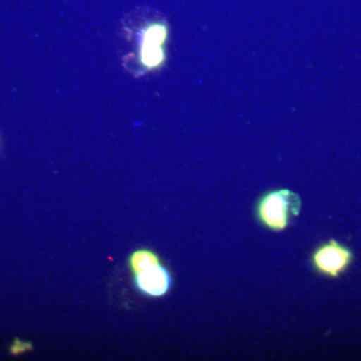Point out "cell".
<instances>
[{"mask_svg": "<svg viewBox=\"0 0 361 361\" xmlns=\"http://www.w3.org/2000/svg\"><path fill=\"white\" fill-rule=\"evenodd\" d=\"M301 208L302 201L295 192L285 188L270 190L256 203V219L271 232H283L300 214Z\"/></svg>", "mask_w": 361, "mask_h": 361, "instance_id": "cell-1", "label": "cell"}, {"mask_svg": "<svg viewBox=\"0 0 361 361\" xmlns=\"http://www.w3.org/2000/svg\"><path fill=\"white\" fill-rule=\"evenodd\" d=\"M353 253L348 246L330 239L320 244L311 255L313 269L322 276L337 278L348 269Z\"/></svg>", "mask_w": 361, "mask_h": 361, "instance_id": "cell-2", "label": "cell"}, {"mask_svg": "<svg viewBox=\"0 0 361 361\" xmlns=\"http://www.w3.org/2000/svg\"><path fill=\"white\" fill-rule=\"evenodd\" d=\"M174 279L166 266H149L134 274L135 290L149 298H161L172 290Z\"/></svg>", "mask_w": 361, "mask_h": 361, "instance_id": "cell-3", "label": "cell"}, {"mask_svg": "<svg viewBox=\"0 0 361 361\" xmlns=\"http://www.w3.org/2000/svg\"><path fill=\"white\" fill-rule=\"evenodd\" d=\"M142 37V63L149 68H158L164 61L161 45L167 39V27L163 25L149 26Z\"/></svg>", "mask_w": 361, "mask_h": 361, "instance_id": "cell-4", "label": "cell"}, {"mask_svg": "<svg viewBox=\"0 0 361 361\" xmlns=\"http://www.w3.org/2000/svg\"><path fill=\"white\" fill-rule=\"evenodd\" d=\"M161 259L155 252L149 249H139L130 254L129 257V267L133 274H137L140 271L146 269L149 266L160 264Z\"/></svg>", "mask_w": 361, "mask_h": 361, "instance_id": "cell-5", "label": "cell"}, {"mask_svg": "<svg viewBox=\"0 0 361 361\" xmlns=\"http://www.w3.org/2000/svg\"><path fill=\"white\" fill-rule=\"evenodd\" d=\"M32 348V344L30 342L16 341L13 342L11 348V355H18L25 351L30 350Z\"/></svg>", "mask_w": 361, "mask_h": 361, "instance_id": "cell-6", "label": "cell"}]
</instances>
